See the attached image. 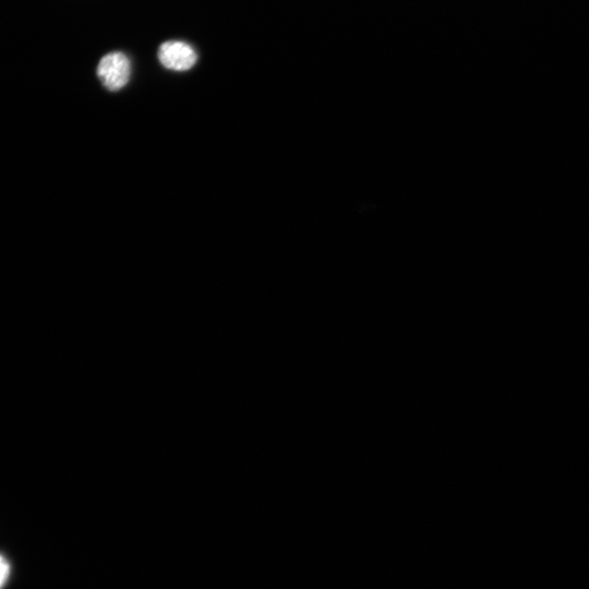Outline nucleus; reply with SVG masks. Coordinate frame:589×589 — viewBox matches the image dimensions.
<instances>
[{"instance_id":"obj_2","label":"nucleus","mask_w":589,"mask_h":589,"mask_svg":"<svg viewBox=\"0 0 589 589\" xmlns=\"http://www.w3.org/2000/svg\"><path fill=\"white\" fill-rule=\"evenodd\" d=\"M162 66L173 71H188L194 67L198 55L194 47L183 41H167L159 48Z\"/></svg>"},{"instance_id":"obj_1","label":"nucleus","mask_w":589,"mask_h":589,"mask_svg":"<svg viewBox=\"0 0 589 589\" xmlns=\"http://www.w3.org/2000/svg\"><path fill=\"white\" fill-rule=\"evenodd\" d=\"M130 75V60L120 52L105 55L98 66V77L108 91L122 90L129 82Z\"/></svg>"},{"instance_id":"obj_3","label":"nucleus","mask_w":589,"mask_h":589,"mask_svg":"<svg viewBox=\"0 0 589 589\" xmlns=\"http://www.w3.org/2000/svg\"><path fill=\"white\" fill-rule=\"evenodd\" d=\"M10 573L9 563L5 557L0 556V589L5 585Z\"/></svg>"}]
</instances>
